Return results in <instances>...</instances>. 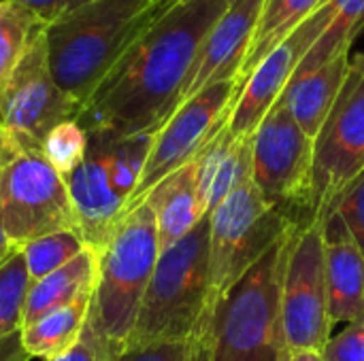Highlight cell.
<instances>
[{
    "mask_svg": "<svg viewBox=\"0 0 364 361\" xmlns=\"http://www.w3.org/2000/svg\"><path fill=\"white\" fill-rule=\"evenodd\" d=\"M226 6L228 0H179L162 11L79 111L85 132L156 134L181 104L203 40Z\"/></svg>",
    "mask_w": 364,
    "mask_h": 361,
    "instance_id": "cell-1",
    "label": "cell"
},
{
    "mask_svg": "<svg viewBox=\"0 0 364 361\" xmlns=\"http://www.w3.org/2000/svg\"><path fill=\"white\" fill-rule=\"evenodd\" d=\"M166 9L154 0H92L45 26L49 70L79 111L128 47Z\"/></svg>",
    "mask_w": 364,
    "mask_h": 361,
    "instance_id": "cell-2",
    "label": "cell"
},
{
    "mask_svg": "<svg viewBox=\"0 0 364 361\" xmlns=\"http://www.w3.org/2000/svg\"><path fill=\"white\" fill-rule=\"evenodd\" d=\"M294 228L213 304L205 326L207 361H277L286 351L282 287Z\"/></svg>",
    "mask_w": 364,
    "mask_h": 361,
    "instance_id": "cell-3",
    "label": "cell"
},
{
    "mask_svg": "<svg viewBox=\"0 0 364 361\" xmlns=\"http://www.w3.org/2000/svg\"><path fill=\"white\" fill-rule=\"evenodd\" d=\"M209 291V215H205L192 232L160 253L126 349L205 340Z\"/></svg>",
    "mask_w": 364,
    "mask_h": 361,
    "instance_id": "cell-4",
    "label": "cell"
},
{
    "mask_svg": "<svg viewBox=\"0 0 364 361\" xmlns=\"http://www.w3.org/2000/svg\"><path fill=\"white\" fill-rule=\"evenodd\" d=\"M158 257L156 217L151 206L143 202L122 219L98 260L87 326L113 355H119L128 345Z\"/></svg>",
    "mask_w": 364,
    "mask_h": 361,
    "instance_id": "cell-5",
    "label": "cell"
},
{
    "mask_svg": "<svg viewBox=\"0 0 364 361\" xmlns=\"http://www.w3.org/2000/svg\"><path fill=\"white\" fill-rule=\"evenodd\" d=\"M299 221L279 211L258 191L254 181L241 185L209 213V306L252 268ZM207 326V323H205Z\"/></svg>",
    "mask_w": 364,
    "mask_h": 361,
    "instance_id": "cell-6",
    "label": "cell"
},
{
    "mask_svg": "<svg viewBox=\"0 0 364 361\" xmlns=\"http://www.w3.org/2000/svg\"><path fill=\"white\" fill-rule=\"evenodd\" d=\"M79 106L58 87L45 47V26L38 28L6 85L0 91V130L2 160L43 149L47 134L70 119H77Z\"/></svg>",
    "mask_w": 364,
    "mask_h": 361,
    "instance_id": "cell-7",
    "label": "cell"
},
{
    "mask_svg": "<svg viewBox=\"0 0 364 361\" xmlns=\"http://www.w3.org/2000/svg\"><path fill=\"white\" fill-rule=\"evenodd\" d=\"M0 221L19 251L47 234L77 232L66 181L43 149L19 151L0 162Z\"/></svg>",
    "mask_w": 364,
    "mask_h": 361,
    "instance_id": "cell-8",
    "label": "cell"
},
{
    "mask_svg": "<svg viewBox=\"0 0 364 361\" xmlns=\"http://www.w3.org/2000/svg\"><path fill=\"white\" fill-rule=\"evenodd\" d=\"M314 138L284 104H275L252 134V181L267 202L307 223Z\"/></svg>",
    "mask_w": 364,
    "mask_h": 361,
    "instance_id": "cell-9",
    "label": "cell"
},
{
    "mask_svg": "<svg viewBox=\"0 0 364 361\" xmlns=\"http://www.w3.org/2000/svg\"><path fill=\"white\" fill-rule=\"evenodd\" d=\"M237 94V81H222L200 89L177 106L166 123L154 134L141 179L126 204V215L143 204L147 194L162 179L177 172L205 151V147L228 123Z\"/></svg>",
    "mask_w": 364,
    "mask_h": 361,
    "instance_id": "cell-10",
    "label": "cell"
},
{
    "mask_svg": "<svg viewBox=\"0 0 364 361\" xmlns=\"http://www.w3.org/2000/svg\"><path fill=\"white\" fill-rule=\"evenodd\" d=\"M282 321L288 349L322 353L331 340L335 326L328 315L322 217L299 223L292 232L282 287Z\"/></svg>",
    "mask_w": 364,
    "mask_h": 361,
    "instance_id": "cell-11",
    "label": "cell"
},
{
    "mask_svg": "<svg viewBox=\"0 0 364 361\" xmlns=\"http://www.w3.org/2000/svg\"><path fill=\"white\" fill-rule=\"evenodd\" d=\"M364 170V66L352 62L316 143L309 185V217H320L333 198Z\"/></svg>",
    "mask_w": 364,
    "mask_h": 361,
    "instance_id": "cell-12",
    "label": "cell"
},
{
    "mask_svg": "<svg viewBox=\"0 0 364 361\" xmlns=\"http://www.w3.org/2000/svg\"><path fill=\"white\" fill-rule=\"evenodd\" d=\"M320 30L322 21L314 13L243 79L226 126L232 136L245 138L256 132L269 111L279 102L299 62L320 36Z\"/></svg>",
    "mask_w": 364,
    "mask_h": 361,
    "instance_id": "cell-13",
    "label": "cell"
},
{
    "mask_svg": "<svg viewBox=\"0 0 364 361\" xmlns=\"http://www.w3.org/2000/svg\"><path fill=\"white\" fill-rule=\"evenodd\" d=\"M85 160L66 179L77 234L98 257L111 243L117 226L126 217V202L117 196L109 174L107 136L92 132Z\"/></svg>",
    "mask_w": 364,
    "mask_h": 361,
    "instance_id": "cell-14",
    "label": "cell"
},
{
    "mask_svg": "<svg viewBox=\"0 0 364 361\" xmlns=\"http://www.w3.org/2000/svg\"><path fill=\"white\" fill-rule=\"evenodd\" d=\"M262 6L264 0L228 2L226 11L218 17L203 40L181 102L213 83L239 81L241 66L258 30Z\"/></svg>",
    "mask_w": 364,
    "mask_h": 361,
    "instance_id": "cell-15",
    "label": "cell"
},
{
    "mask_svg": "<svg viewBox=\"0 0 364 361\" xmlns=\"http://www.w3.org/2000/svg\"><path fill=\"white\" fill-rule=\"evenodd\" d=\"M324 266L328 287V315L333 326L364 317V255L343 221L324 211Z\"/></svg>",
    "mask_w": 364,
    "mask_h": 361,
    "instance_id": "cell-16",
    "label": "cell"
},
{
    "mask_svg": "<svg viewBox=\"0 0 364 361\" xmlns=\"http://www.w3.org/2000/svg\"><path fill=\"white\" fill-rule=\"evenodd\" d=\"M350 66H352V55L348 53L307 72H296L292 74L279 98V104L288 109V113L305 130V134L314 138V143L335 100L341 94Z\"/></svg>",
    "mask_w": 364,
    "mask_h": 361,
    "instance_id": "cell-17",
    "label": "cell"
},
{
    "mask_svg": "<svg viewBox=\"0 0 364 361\" xmlns=\"http://www.w3.org/2000/svg\"><path fill=\"white\" fill-rule=\"evenodd\" d=\"M151 206L158 228L160 253L181 240L207 215L198 194V164L192 160L162 179L143 200Z\"/></svg>",
    "mask_w": 364,
    "mask_h": 361,
    "instance_id": "cell-18",
    "label": "cell"
},
{
    "mask_svg": "<svg viewBox=\"0 0 364 361\" xmlns=\"http://www.w3.org/2000/svg\"><path fill=\"white\" fill-rule=\"evenodd\" d=\"M226 126L196 157L198 194L207 215L232 191L252 181V136L237 138Z\"/></svg>",
    "mask_w": 364,
    "mask_h": 361,
    "instance_id": "cell-19",
    "label": "cell"
},
{
    "mask_svg": "<svg viewBox=\"0 0 364 361\" xmlns=\"http://www.w3.org/2000/svg\"><path fill=\"white\" fill-rule=\"evenodd\" d=\"M98 255L87 247L51 274L32 283L23 306V328L36 319L68 306L83 294H92L98 279Z\"/></svg>",
    "mask_w": 364,
    "mask_h": 361,
    "instance_id": "cell-20",
    "label": "cell"
},
{
    "mask_svg": "<svg viewBox=\"0 0 364 361\" xmlns=\"http://www.w3.org/2000/svg\"><path fill=\"white\" fill-rule=\"evenodd\" d=\"M316 13L320 15L322 32L299 62L294 74L348 55L364 30V0H324Z\"/></svg>",
    "mask_w": 364,
    "mask_h": 361,
    "instance_id": "cell-21",
    "label": "cell"
},
{
    "mask_svg": "<svg viewBox=\"0 0 364 361\" xmlns=\"http://www.w3.org/2000/svg\"><path fill=\"white\" fill-rule=\"evenodd\" d=\"M92 294H83L68 306H62L34 323L21 328V343L30 357L51 361L64 353H68L81 338L90 306H92Z\"/></svg>",
    "mask_w": 364,
    "mask_h": 361,
    "instance_id": "cell-22",
    "label": "cell"
},
{
    "mask_svg": "<svg viewBox=\"0 0 364 361\" xmlns=\"http://www.w3.org/2000/svg\"><path fill=\"white\" fill-rule=\"evenodd\" d=\"M322 4L324 0H264L258 30L247 51V57L241 66L237 83L241 85L243 79L262 62V57L271 53L279 43H284Z\"/></svg>",
    "mask_w": 364,
    "mask_h": 361,
    "instance_id": "cell-23",
    "label": "cell"
},
{
    "mask_svg": "<svg viewBox=\"0 0 364 361\" xmlns=\"http://www.w3.org/2000/svg\"><path fill=\"white\" fill-rule=\"evenodd\" d=\"M43 26L45 23L13 0H0V91L23 55L32 34Z\"/></svg>",
    "mask_w": 364,
    "mask_h": 361,
    "instance_id": "cell-24",
    "label": "cell"
},
{
    "mask_svg": "<svg viewBox=\"0 0 364 361\" xmlns=\"http://www.w3.org/2000/svg\"><path fill=\"white\" fill-rule=\"evenodd\" d=\"M83 249L85 245L75 230H62V232H53V234L32 240L30 245L21 249V255L26 260L30 281L36 283L43 277L58 270L60 266L68 264Z\"/></svg>",
    "mask_w": 364,
    "mask_h": 361,
    "instance_id": "cell-25",
    "label": "cell"
},
{
    "mask_svg": "<svg viewBox=\"0 0 364 361\" xmlns=\"http://www.w3.org/2000/svg\"><path fill=\"white\" fill-rule=\"evenodd\" d=\"M30 285L26 260L19 251L0 268V340L23 328V306Z\"/></svg>",
    "mask_w": 364,
    "mask_h": 361,
    "instance_id": "cell-26",
    "label": "cell"
},
{
    "mask_svg": "<svg viewBox=\"0 0 364 361\" xmlns=\"http://www.w3.org/2000/svg\"><path fill=\"white\" fill-rule=\"evenodd\" d=\"M87 145L90 136L85 128L77 119H70L55 126L47 134V138L43 140V155L51 164V168L66 181L85 160Z\"/></svg>",
    "mask_w": 364,
    "mask_h": 361,
    "instance_id": "cell-27",
    "label": "cell"
},
{
    "mask_svg": "<svg viewBox=\"0 0 364 361\" xmlns=\"http://www.w3.org/2000/svg\"><path fill=\"white\" fill-rule=\"evenodd\" d=\"M326 211H333L343 221L364 255V170L333 198Z\"/></svg>",
    "mask_w": 364,
    "mask_h": 361,
    "instance_id": "cell-28",
    "label": "cell"
},
{
    "mask_svg": "<svg viewBox=\"0 0 364 361\" xmlns=\"http://www.w3.org/2000/svg\"><path fill=\"white\" fill-rule=\"evenodd\" d=\"M111 361H207L205 340H179V343H158L145 347H128Z\"/></svg>",
    "mask_w": 364,
    "mask_h": 361,
    "instance_id": "cell-29",
    "label": "cell"
},
{
    "mask_svg": "<svg viewBox=\"0 0 364 361\" xmlns=\"http://www.w3.org/2000/svg\"><path fill=\"white\" fill-rule=\"evenodd\" d=\"M324 361H364V317L348 323L343 332L331 336L322 349Z\"/></svg>",
    "mask_w": 364,
    "mask_h": 361,
    "instance_id": "cell-30",
    "label": "cell"
},
{
    "mask_svg": "<svg viewBox=\"0 0 364 361\" xmlns=\"http://www.w3.org/2000/svg\"><path fill=\"white\" fill-rule=\"evenodd\" d=\"M115 357L111 349L98 338V334L85 323V330L79 338V343L64 355L51 361H111Z\"/></svg>",
    "mask_w": 364,
    "mask_h": 361,
    "instance_id": "cell-31",
    "label": "cell"
},
{
    "mask_svg": "<svg viewBox=\"0 0 364 361\" xmlns=\"http://www.w3.org/2000/svg\"><path fill=\"white\" fill-rule=\"evenodd\" d=\"M15 4H19L21 9H26L30 15H34L41 23H51L53 19H58L64 9H66V0H13Z\"/></svg>",
    "mask_w": 364,
    "mask_h": 361,
    "instance_id": "cell-32",
    "label": "cell"
},
{
    "mask_svg": "<svg viewBox=\"0 0 364 361\" xmlns=\"http://www.w3.org/2000/svg\"><path fill=\"white\" fill-rule=\"evenodd\" d=\"M30 355L21 343V330L0 340V361H28Z\"/></svg>",
    "mask_w": 364,
    "mask_h": 361,
    "instance_id": "cell-33",
    "label": "cell"
},
{
    "mask_svg": "<svg viewBox=\"0 0 364 361\" xmlns=\"http://www.w3.org/2000/svg\"><path fill=\"white\" fill-rule=\"evenodd\" d=\"M277 361H324L320 351H311V349H288L282 353V357Z\"/></svg>",
    "mask_w": 364,
    "mask_h": 361,
    "instance_id": "cell-34",
    "label": "cell"
},
{
    "mask_svg": "<svg viewBox=\"0 0 364 361\" xmlns=\"http://www.w3.org/2000/svg\"><path fill=\"white\" fill-rule=\"evenodd\" d=\"M15 253H19V249L9 240V236H6V232H4V228H2V221H0V268H2Z\"/></svg>",
    "mask_w": 364,
    "mask_h": 361,
    "instance_id": "cell-35",
    "label": "cell"
},
{
    "mask_svg": "<svg viewBox=\"0 0 364 361\" xmlns=\"http://www.w3.org/2000/svg\"><path fill=\"white\" fill-rule=\"evenodd\" d=\"M87 2H92V0H66L64 13H66V11H73V9H77V6H81V4H87ZM154 2H158V4H162V6H173V4H177L179 0H154Z\"/></svg>",
    "mask_w": 364,
    "mask_h": 361,
    "instance_id": "cell-36",
    "label": "cell"
},
{
    "mask_svg": "<svg viewBox=\"0 0 364 361\" xmlns=\"http://www.w3.org/2000/svg\"><path fill=\"white\" fill-rule=\"evenodd\" d=\"M352 62H354V64H358V66H364V51L363 53H358V55H354V57H352Z\"/></svg>",
    "mask_w": 364,
    "mask_h": 361,
    "instance_id": "cell-37",
    "label": "cell"
},
{
    "mask_svg": "<svg viewBox=\"0 0 364 361\" xmlns=\"http://www.w3.org/2000/svg\"><path fill=\"white\" fill-rule=\"evenodd\" d=\"M0 160H2V130H0Z\"/></svg>",
    "mask_w": 364,
    "mask_h": 361,
    "instance_id": "cell-38",
    "label": "cell"
},
{
    "mask_svg": "<svg viewBox=\"0 0 364 361\" xmlns=\"http://www.w3.org/2000/svg\"><path fill=\"white\" fill-rule=\"evenodd\" d=\"M228 2H232V0H228Z\"/></svg>",
    "mask_w": 364,
    "mask_h": 361,
    "instance_id": "cell-39",
    "label": "cell"
}]
</instances>
